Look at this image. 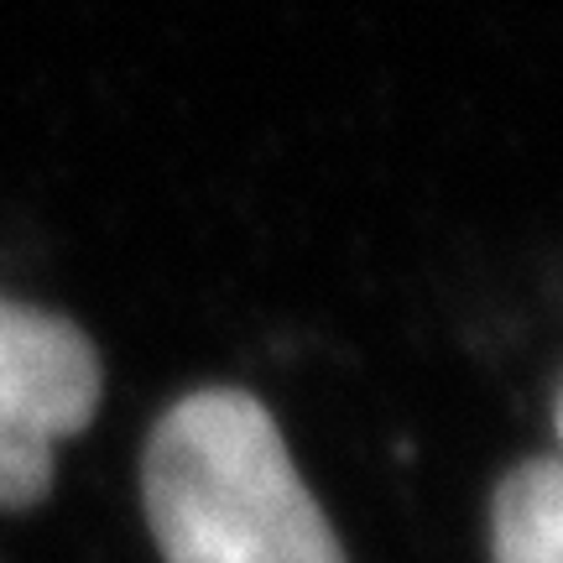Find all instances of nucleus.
I'll return each mask as SVG.
<instances>
[{
  "instance_id": "4",
  "label": "nucleus",
  "mask_w": 563,
  "mask_h": 563,
  "mask_svg": "<svg viewBox=\"0 0 563 563\" xmlns=\"http://www.w3.org/2000/svg\"><path fill=\"white\" fill-rule=\"evenodd\" d=\"M559 443H563V397H559Z\"/></svg>"
},
{
  "instance_id": "1",
  "label": "nucleus",
  "mask_w": 563,
  "mask_h": 563,
  "mask_svg": "<svg viewBox=\"0 0 563 563\" xmlns=\"http://www.w3.org/2000/svg\"><path fill=\"white\" fill-rule=\"evenodd\" d=\"M162 563H350L251 391L203 386L157 418L141 460Z\"/></svg>"
},
{
  "instance_id": "2",
  "label": "nucleus",
  "mask_w": 563,
  "mask_h": 563,
  "mask_svg": "<svg viewBox=\"0 0 563 563\" xmlns=\"http://www.w3.org/2000/svg\"><path fill=\"white\" fill-rule=\"evenodd\" d=\"M100 391V350L79 323L0 298V511H26L53 490V454L89 428Z\"/></svg>"
},
{
  "instance_id": "3",
  "label": "nucleus",
  "mask_w": 563,
  "mask_h": 563,
  "mask_svg": "<svg viewBox=\"0 0 563 563\" xmlns=\"http://www.w3.org/2000/svg\"><path fill=\"white\" fill-rule=\"evenodd\" d=\"M490 563H563V460H527L501 481Z\"/></svg>"
}]
</instances>
